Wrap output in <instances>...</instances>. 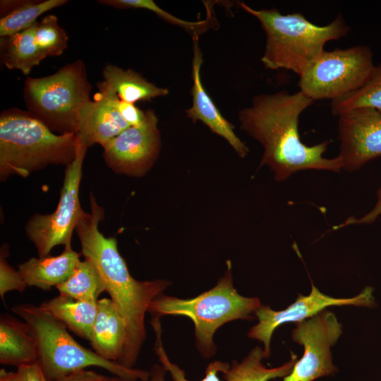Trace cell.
Instances as JSON below:
<instances>
[{
    "mask_svg": "<svg viewBox=\"0 0 381 381\" xmlns=\"http://www.w3.org/2000/svg\"><path fill=\"white\" fill-rule=\"evenodd\" d=\"M87 148L78 139L75 158L66 167L56 210L47 214L35 213L25 224L26 236L35 245L39 257L49 255L56 246H71L73 232L85 213L80 204L79 189Z\"/></svg>",
    "mask_w": 381,
    "mask_h": 381,
    "instance_id": "9c48e42d",
    "label": "cell"
},
{
    "mask_svg": "<svg viewBox=\"0 0 381 381\" xmlns=\"http://www.w3.org/2000/svg\"><path fill=\"white\" fill-rule=\"evenodd\" d=\"M8 255V246L4 243L0 253V296L4 305V296L8 291L16 290L23 293L28 287L18 270H15L7 262Z\"/></svg>",
    "mask_w": 381,
    "mask_h": 381,
    "instance_id": "f1b7e54d",
    "label": "cell"
},
{
    "mask_svg": "<svg viewBox=\"0 0 381 381\" xmlns=\"http://www.w3.org/2000/svg\"><path fill=\"white\" fill-rule=\"evenodd\" d=\"M17 381H49L37 362L17 368Z\"/></svg>",
    "mask_w": 381,
    "mask_h": 381,
    "instance_id": "4dcf8cb0",
    "label": "cell"
},
{
    "mask_svg": "<svg viewBox=\"0 0 381 381\" xmlns=\"http://www.w3.org/2000/svg\"><path fill=\"white\" fill-rule=\"evenodd\" d=\"M151 325L155 334V350L161 364L168 371L173 381H190L186 377L185 372L172 363L164 349L162 340V327L159 317L152 316ZM230 367L229 363L221 361L210 363L205 369V375L200 381H220L219 373H223Z\"/></svg>",
    "mask_w": 381,
    "mask_h": 381,
    "instance_id": "4316f807",
    "label": "cell"
},
{
    "mask_svg": "<svg viewBox=\"0 0 381 381\" xmlns=\"http://www.w3.org/2000/svg\"><path fill=\"white\" fill-rule=\"evenodd\" d=\"M295 326L291 339L303 346L304 352L282 381H313L334 374L337 369L332 363L331 347L343 332L334 313L324 310Z\"/></svg>",
    "mask_w": 381,
    "mask_h": 381,
    "instance_id": "30bf717a",
    "label": "cell"
},
{
    "mask_svg": "<svg viewBox=\"0 0 381 381\" xmlns=\"http://www.w3.org/2000/svg\"><path fill=\"white\" fill-rule=\"evenodd\" d=\"M145 111V119L141 125L129 126L102 147L104 162L116 174L142 176L159 155L158 119L153 110Z\"/></svg>",
    "mask_w": 381,
    "mask_h": 381,
    "instance_id": "7c38bea8",
    "label": "cell"
},
{
    "mask_svg": "<svg viewBox=\"0 0 381 381\" xmlns=\"http://www.w3.org/2000/svg\"><path fill=\"white\" fill-rule=\"evenodd\" d=\"M91 90L85 65L78 59L52 75L27 77L23 98L28 111L50 131L77 134L80 111L90 100Z\"/></svg>",
    "mask_w": 381,
    "mask_h": 381,
    "instance_id": "52a82bcc",
    "label": "cell"
},
{
    "mask_svg": "<svg viewBox=\"0 0 381 381\" xmlns=\"http://www.w3.org/2000/svg\"><path fill=\"white\" fill-rule=\"evenodd\" d=\"M76 134H56L30 112L17 108L0 114V180L28 177L50 165L67 167L75 159Z\"/></svg>",
    "mask_w": 381,
    "mask_h": 381,
    "instance_id": "277c9868",
    "label": "cell"
},
{
    "mask_svg": "<svg viewBox=\"0 0 381 381\" xmlns=\"http://www.w3.org/2000/svg\"><path fill=\"white\" fill-rule=\"evenodd\" d=\"M111 377L85 369L75 371L54 381H110Z\"/></svg>",
    "mask_w": 381,
    "mask_h": 381,
    "instance_id": "d6a6232c",
    "label": "cell"
},
{
    "mask_svg": "<svg viewBox=\"0 0 381 381\" xmlns=\"http://www.w3.org/2000/svg\"><path fill=\"white\" fill-rule=\"evenodd\" d=\"M37 362L35 339L28 324L8 314L0 317V363L17 367Z\"/></svg>",
    "mask_w": 381,
    "mask_h": 381,
    "instance_id": "d6986e66",
    "label": "cell"
},
{
    "mask_svg": "<svg viewBox=\"0 0 381 381\" xmlns=\"http://www.w3.org/2000/svg\"><path fill=\"white\" fill-rule=\"evenodd\" d=\"M358 108H372L381 111V64L375 66L358 89L331 100V111L334 116H338Z\"/></svg>",
    "mask_w": 381,
    "mask_h": 381,
    "instance_id": "cb8c5ba5",
    "label": "cell"
},
{
    "mask_svg": "<svg viewBox=\"0 0 381 381\" xmlns=\"http://www.w3.org/2000/svg\"><path fill=\"white\" fill-rule=\"evenodd\" d=\"M107 98L111 101L123 119L129 124L130 126H140L143 123L145 119V111L137 108L133 104L122 101L119 98Z\"/></svg>",
    "mask_w": 381,
    "mask_h": 381,
    "instance_id": "f546056e",
    "label": "cell"
},
{
    "mask_svg": "<svg viewBox=\"0 0 381 381\" xmlns=\"http://www.w3.org/2000/svg\"><path fill=\"white\" fill-rule=\"evenodd\" d=\"M11 310L28 324L37 344V363L49 381L90 366L102 368L116 377L132 381L149 377L147 370L126 368L83 346L62 322L40 306L18 304Z\"/></svg>",
    "mask_w": 381,
    "mask_h": 381,
    "instance_id": "5b68a950",
    "label": "cell"
},
{
    "mask_svg": "<svg viewBox=\"0 0 381 381\" xmlns=\"http://www.w3.org/2000/svg\"><path fill=\"white\" fill-rule=\"evenodd\" d=\"M265 358L263 349L257 346L241 361H233L228 370L223 373L226 381H270L287 376L298 361L296 354L291 351V358L283 365L268 368L262 363Z\"/></svg>",
    "mask_w": 381,
    "mask_h": 381,
    "instance_id": "7402d4cb",
    "label": "cell"
},
{
    "mask_svg": "<svg viewBox=\"0 0 381 381\" xmlns=\"http://www.w3.org/2000/svg\"><path fill=\"white\" fill-rule=\"evenodd\" d=\"M39 306L75 334L90 341L97 313V303L82 301L59 294Z\"/></svg>",
    "mask_w": 381,
    "mask_h": 381,
    "instance_id": "ffe728a7",
    "label": "cell"
},
{
    "mask_svg": "<svg viewBox=\"0 0 381 381\" xmlns=\"http://www.w3.org/2000/svg\"><path fill=\"white\" fill-rule=\"evenodd\" d=\"M67 0L27 1L0 19V37L11 36L34 25L42 14L67 4Z\"/></svg>",
    "mask_w": 381,
    "mask_h": 381,
    "instance_id": "d4e9b609",
    "label": "cell"
},
{
    "mask_svg": "<svg viewBox=\"0 0 381 381\" xmlns=\"http://www.w3.org/2000/svg\"><path fill=\"white\" fill-rule=\"evenodd\" d=\"M36 23L13 35L0 37L1 61L8 69L18 70L28 75L46 58L35 42Z\"/></svg>",
    "mask_w": 381,
    "mask_h": 381,
    "instance_id": "44dd1931",
    "label": "cell"
},
{
    "mask_svg": "<svg viewBox=\"0 0 381 381\" xmlns=\"http://www.w3.org/2000/svg\"><path fill=\"white\" fill-rule=\"evenodd\" d=\"M56 288L61 295L95 303L106 291L104 283L97 268L86 259L80 261L71 276Z\"/></svg>",
    "mask_w": 381,
    "mask_h": 381,
    "instance_id": "603a6c76",
    "label": "cell"
},
{
    "mask_svg": "<svg viewBox=\"0 0 381 381\" xmlns=\"http://www.w3.org/2000/svg\"><path fill=\"white\" fill-rule=\"evenodd\" d=\"M311 291L308 296L298 294L296 301L286 308L274 310L269 306L261 305L255 315L258 322L253 326L248 336L263 344L265 358L270 356V343L274 330L289 322H300L318 314L330 306H353L374 308L376 306L373 288L365 286L358 294L351 298H334L321 292L311 282Z\"/></svg>",
    "mask_w": 381,
    "mask_h": 381,
    "instance_id": "8fae6325",
    "label": "cell"
},
{
    "mask_svg": "<svg viewBox=\"0 0 381 381\" xmlns=\"http://www.w3.org/2000/svg\"><path fill=\"white\" fill-rule=\"evenodd\" d=\"M313 102L301 91L281 90L255 95L250 107L238 111L241 128L263 147L260 166L269 167L278 181L303 170L339 172L342 169L339 156L323 157L329 141L308 146L301 140L299 117Z\"/></svg>",
    "mask_w": 381,
    "mask_h": 381,
    "instance_id": "6da1fadb",
    "label": "cell"
},
{
    "mask_svg": "<svg viewBox=\"0 0 381 381\" xmlns=\"http://www.w3.org/2000/svg\"><path fill=\"white\" fill-rule=\"evenodd\" d=\"M102 4L120 9L144 8L149 10L164 20L180 26L191 32L193 38L198 37V35L207 29V25H210V20H208L210 18V15L207 16V19L197 22L183 20L159 8L152 0H104Z\"/></svg>",
    "mask_w": 381,
    "mask_h": 381,
    "instance_id": "83f0119b",
    "label": "cell"
},
{
    "mask_svg": "<svg viewBox=\"0 0 381 381\" xmlns=\"http://www.w3.org/2000/svg\"><path fill=\"white\" fill-rule=\"evenodd\" d=\"M193 40V104L186 111L187 116L193 122L198 120L203 122L213 133L223 137L240 157H244L248 152V147L236 135L233 126L221 114L202 85L200 78L202 53L198 47V37Z\"/></svg>",
    "mask_w": 381,
    "mask_h": 381,
    "instance_id": "5bb4252c",
    "label": "cell"
},
{
    "mask_svg": "<svg viewBox=\"0 0 381 381\" xmlns=\"http://www.w3.org/2000/svg\"><path fill=\"white\" fill-rule=\"evenodd\" d=\"M149 377L146 380H137V381H165V374L167 373L166 369L162 364L156 363L153 365L149 371ZM110 381H132L128 380H124L118 377H111Z\"/></svg>",
    "mask_w": 381,
    "mask_h": 381,
    "instance_id": "836d02e7",
    "label": "cell"
},
{
    "mask_svg": "<svg viewBox=\"0 0 381 381\" xmlns=\"http://www.w3.org/2000/svg\"><path fill=\"white\" fill-rule=\"evenodd\" d=\"M0 381H17V372L0 370Z\"/></svg>",
    "mask_w": 381,
    "mask_h": 381,
    "instance_id": "e575fe53",
    "label": "cell"
},
{
    "mask_svg": "<svg viewBox=\"0 0 381 381\" xmlns=\"http://www.w3.org/2000/svg\"><path fill=\"white\" fill-rule=\"evenodd\" d=\"M240 6L258 20L266 35L261 57L264 66L271 70H289L298 77L319 57L327 42L350 32L341 14L330 23L320 26L300 13L283 15L276 8L256 10L244 3Z\"/></svg>",
    "mask_w": 381,
    "mask_h": 381,
    "instance_id": "3957f363",
    "label": "cell"
},
{
    "mask_svg": "<svg viewBox=\"0 0 381 381\" xmlns=\"http://www.w3.org/2000/svg\"><path fill=\"white\" fill-rule=\"evenodd\" d=\"M217 284L210 290L192 298L183 299L162 294L150 303L148 313L152 316L182 315L194 324L195 346L205 358L217 351L214 334L224 324L238 319L252 320L251 315L261 306L256 297L238 293L233 284L231 264Z\"/></svg>",
    "mask_w": 381,
    "mask_h": 381,
    "instance_id": "8992f818",
    "label": "cell"
},
{
    "mask_svg": "<svg viewBox=\"0 0 381 381\" xmlns=\"http://www.w3.org/2000/svg\"><path fill=\"white\" fill-rule=\"evenodd\" d=\"M130 126L121 117L111 101L98 94L83 107L76 134L78 140L90 147H104Z\"/></svg>",
    "mask_w": 381,
    "mask_h": 381,
    "instance_id": "9a60e30c",
    "label": "cell"
},
{
    "mask_svg": "<svg viewBox=\"0 0 381 381\" xmlns=\"http://www.w3.org/2000/svg\"><path fill=\"white\" fill-rule=\"evenodd\" d=\"M374 67L368 46L324 50L299 77V91L313 101L332 100L358 89Z\"/></svg>",
    "mask_w": 381,
    "mask_h": 381,
    "instance_id": "ba28073f",
    "label": "cell"
},
{
    "mask_svg": "<svg viewBox=\"0 0 381 381\" xmlns=\"http://www.w3.org/2000/svg\"><path fill=\"white\" fill-rule=\"evenodd\" d=\"M36 44L45 56H59L68 48V37L55 15L45 16L35 26Z\"/></svg>",
    "mask_w": 381,
    "mask_h": 381,
    "instance_id": "484cf974",
    "label": "cell"
},
{
    "mask_svg": "<svg viewBox=\"0 0 381 381\" xmlns=\"http://www.w3.org/2000/svg\"><path fill=\"white\" fill-rule=\"evenodd\" d=\"M80 261V254L68 246L57 256L31 258L18 268L28 286L48 290L66 280Z\"/></svg>",
    "mask_w": 381,
    "mask_h": 381,
    "instance_id": "ac0fdd59",
    "label": "cell"
},
{
    "mask_svg": "<svg viewBox=\"0 0 381 381\" xmlns=\"http://www.w3.org/2000/svg\"><path fill=\"white\" fill-rule=\"evenodd\" d=\"M377 202L374 208L361 218L349 217L344 223L333 227V229H339L350 224H371L379 215H381V188L377 193Z\"/></svg>",
    "mask_w": 381,
    "mask_h": 381,
    "instance_id": "1f68e13d",
    "label": "cell"
},
{
    "mask_svg": "<svg viewBox=\"0 0 381 381\" xmlns=\"http://www.w3.org/2000/svg\"><path fill=\"white\" fill-rule=\"evenodd\" d=\"M90 212H85L75 231L81 253L97 268L106 292L116 306L126 327V342L119 363L134 368L146 337L145 317L156 298L171 283L164 279L139 281L134 279L120 255L115 237H106L99 230L104 210L92 193L90 195Z\"/></svg>",
    "mask_w": 381,
    "mask_h": 381,
    "instance_id": "7a4b0ae2",
    "label": "cell"
},
{
    "mask_svg": "<svg viewBox=\"0 0 381 381\" xmlns=\"http://www.w3.org/2000/svg\"><path fill=\"white\" fill-rule=\"evenodd\" d=\"M97 94L101 96L119 98L132 104L169 94L168 89L147 81L135 71L113 64L104 66L102 80L97 83Z\"/></svg>",
    "mask_w": 381,
    "mask_h": 381,
    "instance_id": "2e32d148",
    "label": "cell"
},
{
    "mask_svg": "<svg viewBox=\"0 0 381 381\" xmlns=\"http://www.w3.org/2000/svg\"><path fill=\"white\" fill-rule=\"evenodd\" d=\"M89 341L99 356L119 363L126 342V327L118 309L109 298H103L97 301V313Z\"/></svg>",
    "mask_w": 381,
    "mask_h": 381,
    "instance_id": "e0dca14e",
    "label": "cell"
},
{
    "mask_svg": "<svg viewBox=\"0 0 381 381\" xmlns=\"http://www.w3.org/2000/svg\"><path fill=\"white\" fill-rule=\"evenodd\" d=\"M342 169L353 171L381 157V111L358 108L338 116Z\"/></svg>",
    "mask_w": 381,
    "mask_h": 381,
    "instance_id": "4fadbf2b",
    "label": "cell"
}]
</instances>
